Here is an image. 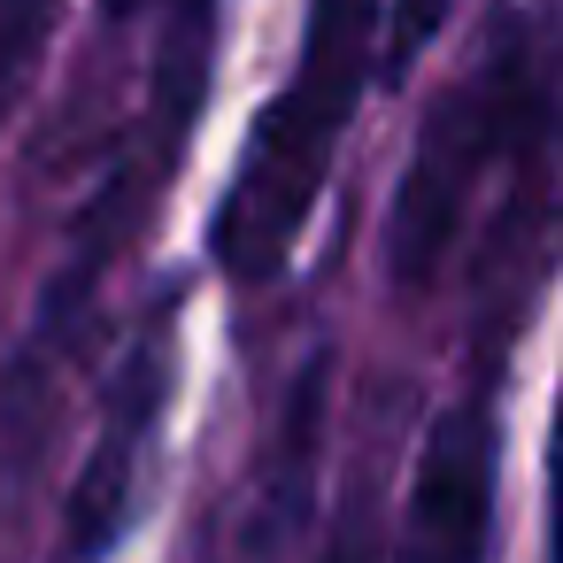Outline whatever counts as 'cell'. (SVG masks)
I'll return each instance as SVG.
<instances>
[{
    "instance_id": "1",
    "label": "cell",
    "mask_w": 563,
    "mask_h": 563,
    "mask_svg": "<svg viewBox=\"0 0 563 563\" xmlns=\"http://www.w3.org/2000/svg\"><path fill=\"white\" fill-rule=\"evenodd\" d=\"M555 163H563V32L540 9H494L478 55L440 86L424 109V132L409 147V170L386 209V278L401 294L440 286L463 232L501 186V232L486 263V294L525 271L540 278V232L555 209Z\"/></svg>"
},
{
    "instance_id": "2",
    "label": "cell",
    "mask_w": 563,
    "mask_h": 563,
    "mask_svg": "<svg viewBox=\"0 0 563 563\" xmlns=\"http://www.w3.org/2000/svg\"><path fill=\"white\" fill-rule=\"evenodd\" d=\"M378 32H386V0H309L294 70L247 124V147L209 217V263L232 294L286 278V263L332 186L340 140L378 78Z\"/></svg>"
},
{
    "instance_id": "3",
    "label": "cell",
    "mask_w": 563,
    "mask_h": 563,
    "mask_svg": "<svg viewBox=\"0 0 563 563\" xmlns=\"http://www.w3.org/2000/svg\"><path fill=\"white\" fill-rule=\"evenodd\" d=\"M170 394H178V294H163L124 363H117V386L101 401V424H93V448L70 478V501H63V540L78 563H101L124 548V532L140 525V501H147V478H155V448H163V417H170Z\"/></svg>"
},
{
    "instance_id": "4",
    "label": "cell",
    "mask_w": 563,
    "mask_h": 563,
    "mask_svg": "<svg viewBox=\"0 0 563 563\" xmlns=\"http://www.w3.org/2000/svg\"><path fill=\"white\" fill-rule=\"evenodd\" d=\"M494 463H501L494 386L478 378L463 386V401L432 417L417 448L394 563H486L494 555Z\"/></svg>"
},
{
    "instance_id": "5",
    "label": "cell",
    "mask_w": 563,
    "mask_h": 563,
    "mask_svg": "<svg viewBox=\"0 0 563 563\" xmlns=\"http://www.w3.org/2000/svg\"><path fill=\"white\" fill-rule=\"evenodd\" d=\"M47 16H55V0H0V109L16 101V86L47 40Z\"/></svg>"
},
{
    "instance_id": "6",
    "label": "cell",
    "mask_w": 563,
    "mask_h": 563,
    "mask_svg": "<svg viewBox=\"0 0 563 563\" xmlns=\"http://www.w3.org/2000/svg\"><path fill=\"white\" fill-rule=\"evenodd\" d=\"M440 16H448V0H386V32H378V70L386 78H401L417 55H424V40L440 32Z\"/></svg>"
},
{
    "instance_id": "7",
    "label": "cell",
    "mask_w": 563,
    "mask_h": 563,
    "mask_svg": "<svg viewBox=\"0 0 563 563\" xmlns=\"http://www.w3.org/2000/svg\"><path fill=\"white\" fill-rule=\"evenodd\" d=\"M548 563H563V401H555V432H548Z\"/></svg>"
},
{
    "instance_id": "8",
    "label": "cell",
    "mask_w": 563,
    "mask_h": 563,
    "mask_svg": "<svg viewBox=\"0 0 563 563\" xmlns=\"http://www.w3.org/2000/svg\"><path fill=\"white\" fill-rule=\"evenodd\" d=\"M147 9H155V0H101L109 24H132V16H147Z\"/></svg>"
},
{
    "instance_id": "9",
    "label": "cell",
    "mask_w": 563,
    "mask_h": 563,
    "mask_svg": "<svg viewBox=\"0 0 563 563\" xmlns=\"http://www.w3.org/2000/svg\"><path fill=\"white\" fill-rule=\"evenodd\" d=\"M332 563H355V540H347V548H340V555H332Z\"/></svg>"
}]
</instances>
